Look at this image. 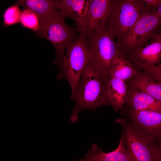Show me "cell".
Segmentation results:
<instances>
[{
  "mask_svg": "<svg viewBox=\"0 0 161 161\" xmlns=\"http://www.w3.org/2000/svg\"><path fill=\"white\" fill-rule=\"evenodd\" d=\"M135 66L121 51L113 61L109 71L110 77L124 81L129 79L137 74Z\"/></svg>",
  "mask_w": 161,
  "mask_h": 161,
  "instance_id": "14",
  "label": "cell"
},
{
  "mask_svg": "<svg viewBox=\"0 0 161 161\" xmlns=\"http://www.w3.org/2000/svg\"><path fill=\"white\" fill-rule=\"evenodd\" d=\"M111 1L90 0L85 29L82 35L85 36L107 30L111 12Z\"/></svg>",
  "mask_w": 161,
  "mask_h": 161,
  "instance_id": "8",
  "label": "cell"
},
{
  "mask_svg": "<svg viewBox=\"0 0 161 161\" xmlns=\"http://www.w3.org/2000/svg\"><path fill=\"white\" fill-rule=\"evenodd\" d=\"M129 60L136 66L144 69L154 76L161 79V63L154 66H150L132 57H129Z\"/></svg>",
  "mask_w": 161,
  "mask_h": 161,
  "instance_id": "20",
  "label": "cell"
},
{
  "mask_svg": "<svg viewBox=\"0 0 161 161\" xmlns=\"http://www.w3.org/2000/svg\"><path fill=\"white\" fill-rule=\"evenodd\" d=\"M108 95L110 104L116 111L120 109L128 99L125 81L110 78L107 82Z\"/></svg>",
  "mask_w": 161,
  "mask_h": 161,
  "instance_id": "15",
  "label": "cell"
},
{
  "mask_svg": "<svg viewBox=\"0 0 161 161\" xmlns=\"http://www.w3.org/2000/svg\"><path fill=\"white\" fill-rule=\"evenodd\" d=\"M80 35L67 46L62 57L53 61L59 68L56 78L66 80L71 86V98L74 96L83 72L90 60V52L85 37Z\"/></svg>",
  "mask_w": 161,
  "mask_h": 161,
  "instance_id": "2",
  "label": "cell"
},
{
  "mask_svg": "<svg viewBox=\"0 0 161 161\" xmlns=\"http://www.w3.org/2000/svg\"><path fill=\"white\" fill-rule=\"evenodd\" d=\"M72 100L75 104L69 117L75 123L81 111L93 110L110 103L108 96L107 83L89 63L82 74L79 83Z\"/></svg>",
  "mask_w": 161,
  "mask_h": 161,
  "instance_id": "1",
  "label": "cell"
},
{
  "mask_svg": "<svg viewBox=\"0 0 161 161\" xmlns=\"http://www.w3.org/2000/svg\"><path fill=\"white\" fill-rule=\"evenodd\" d=\"M135 90L129 101L135 110H153L161 112V101L143 92Z\"/></svg>",
  "mask_w": 161,
  "mask_h": 161,
  "instance_id": "17",
  "label": "cell"
},
{
  "mask_svg": "<svg viewBox=\"0 0 161 161\" xmlns=\"http://www.w3.org/2000/svg\"><path fill=\"white\" fill-rule=\"evenodd\" d=\"M146 72L134 79L131 83L132 87L161 101V79Z\"/></svg>",
  "mask_w": 161,
  "mask_h": 161,
  "instance_id": "13",
  "label": "cell"
},
{
  "mask_svg": "<svg viewBox=\"0 0 161 161\" xmlns=\"http://www.w3.org/2000/svg\"><path fill=\"white\" fill-rule=\"evenodd\" d=\"M84 36L90 52L89 63L107 83L113 61L121 50L107 30Z\"/></svg>",
  "mask_w": 161,
  "mask_h": 161,
  "instance_id": "3",
  "label": "cell"
},
{
  "mask_svg": "<svg viewBox=\"0 0 161 161\" xmlns=\"http://www.w3.org/2000/svg\"><path fill=\"white\" fill-rule=\"evenodd\" d=\"M155 161H161V146L160 148H157Z\"/></svg>",
  "mask_w": 161,
  "mask_h": 161,
  "instance_id": "22",
  "label": "cell"
},
{
  "mask_svg": "<svg viewBox=\"0 0 161 161\" xmlns=\"http://www.w3.org/2000/svg\"><path fill=\"white\" fill-rule=\"evenodd\" d=\"M90 0H57L56 7L66 17L73 19L76 29L82 35L85 27Z\"/></svg>",
  "mask_w": 161,
  "mask_h": 161,
  "instance_id": "9",
  "label": "cell"
},
{
  "mask_svg": "<svg viewBox=\"0 0 161 161\" xmlns=\"http://www.w3.org/2000/svg\"><path fill=\"white\" fill-rule=\"evenodd\" d=\"M66 17L57 10L53 14L39 22L38 37L45 38L53 45L57 59L62 57L67 46L77 37L76 29L67 25Z\"/></svg>",
  "mask_w": 161,
  "mask_h": 161,
  "instance_id": "6",
  "label": "cell"
},
{
  "mask_svg": "<svg viewBox=\"0 0 161 161\" xmlns=\"http://www.w3.org/2000/svg\"><path fill=\"white\" fill-rule=\"evenodd\" d=\"M157 41H161V30L156 35L155 37L150 42Z\"/></svg>",
  "mask_w": 161,
  "mask_h": 161,
  "instance_id": "23",
  "label": "cell"
},
{
  "mask_svg": "<svg viewBox=\"0 0 161 161\" xmlns=\"http://www.w3.org/2000/svg\"><path fill=\"white\" fill-rule=\"evenodd\" d=\"M75 161H133L127 150L124 134L119 145L113 151L104 152L96 144L92 147L83 159Z\"/></svg>",
  "mask_w": 161,
  "mask_h": 161,
  "instance_id": "10",
  "label": "cell"
},
{
  "mask_svg": "<svg viewBox=\"0 0 161 161\" xmlns=\"http://www.w3.org/2000/svg\"><path fill=\"white\" fill-rule=\"evenodd\" d=\"M20 21L25 27L37 32L39 29V21L38 16L30 10L24 9L21 12Z\"/></svg>",
  "mask_w": 161,
  "mask_h": 161,
  "instance_id": "18",
  "label": "cell"
},
{
  "mask_svg": "<svg viewBox=\"0 0 161 161\" xmlns=\"http://www.w3.org/2000/svg\"><path fill=\"white\" fill-rule=\"evenodd\" d=\"M132 57L150 66L160 64L161 59V41L150 42L145 46L135 48L130 52Z\"/></svg>",
  "mask_w": 161,
  "mask_h": 161,
  "instance_id": "12",
  "label": "cell"
},
{
  "mask_svg": "<svg viewBox=\"0 0 161 161\" xmlns=\"http://www.w3.org/2000/svg\"><path fill=\"white\" fill-rule=\"evenodd\" d=\"M18 6L16 4L6 10L3 15V24L4 26L12 25L20 21L21 12Z\"/></svg>",
  "mask_w": 161,
  "mask_h": 161,
  "instance_id": "19",
  "label": "cell"
},
{
  "mask_svg": "<svg viewBox=\"0 0 161 161\" xmlns=\"http://www.w3.org/2000/svg\"><path fill=\"white\" fill-rule=\"evenodd\" d=\"M133 121L138 130L153 138L161 132V112L153 110L137 111L132 112Z\"/></svg>",
  "mask_w": 161,
  "mask_h": 161,
  "instance_id": "11",
  "label": "cell"
},
{
  "mask_svg": "<svg viewBox=\"0 0 161 161\" xmlns=\"http://www.w3.org/2000/svg\"><path fill=\"white\" fill-rule=\"evenodd\" d=\"M156 12L160 20L161 24V3L157 9Z\"/></svg>",
  "mask_w": 161,
  "mask_h": 161,
  "instance_id": "24",
  "label": "cell"
},
{
  "mask_svg": "<svg viewBox=\"0 0 161 161\" xmlns=\"http://www.w3.org/2000/svg\"><path fill=\"white\" fill-rule=\"evenodd\" d=\"M107 30L118 45L146 8L143 0H112Z\"/></svg>",
  "mask_w": 161,
  "mask_h": 161,
  "instance_id": "4",
  "label": "cell"
},
{
  "mask_svg": "<svg viewBox=\"0 0 161 161\" xmlns=\"http://www.w3.org/2000/svg\"><path fill=\"white\" fill-rule=\"evenodd\" d=\"M115 121L123 127L126 145L132 161H155L157 148L153 138L123 119Z\"/></svg>",
  "mask_w": 161,
  "mask_h": 161,
  "instance_id": "7",
  "label": "cell"
},
{
  "mask_svg": "<svg viewBox=\"0 0 161 161\" xmlns=\"http://www.w3.org/2000/svg\"><path fill=\"white\" fill-rule=\"evenodd\" d=\"M161 25L156 10L150 9L146 6L141 16L120 40L119 48L124 54L135 48L144 47L159 32Z\"/></svg>",
  "mask_w": 161,
  "mask_h": 161,
  "instance_id": "5",
  "label": "cell"
},
{
  "mask_svg": "<svg viewBox=\"0 0 161 161\" xmlns=\"http://www.w3.org/2000/svg\"><path fill=\"white\" fill-rule=\"evenodd\" d=\"M146 7L151 10L157 9L160 3L161 0H143Z\"/></svg>",
  "mask_w": 161,
  "mask_h": 161,
  "instance_id": "21",
  "label": "cell"
},
{
  "mask_svg": "<svg viewBox=\"0 0 161 161\" xmlns=\"http://www.w3.org/2000/svg\"><path fill=\"white\" fill-rule=\"evenodd\" d=\"M57 0H20L16 4L30 10L38 17L39 22L48 17L58 10L56 7Z\"/></svg>",
  "mask_w": 161,
  "mask_h": 161,
  "instance_id": "16",
  "label": "cell"
}]
</instances>
